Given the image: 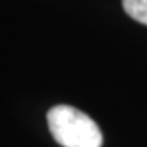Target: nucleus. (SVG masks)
<instances>
[{"mask_svg": "<svg viewBox=\"0 0 147 147\" xmlns=\"http://www.w3.org/2000/svg\"><path fill=\"white\" fill-rule=\"evenodd\" d=\"M122 7L135 22L147 25V0H122Z\"/></svg>", "mask_w": 147, "mask_h": 147, "instance_id": "2", "label": "nucleus"}, {"mask_svg": "<svg viewBox=\"0 0 147 147\" xmlns=\"http://www.w3.org/2000/svg\"><path fill=\"white\" fill-rule=\"evenodd\" d=\"M48 128L62 147H101L99 126L87 113L69 105H57L48 112Z\"/></svg>", "mask_w": 147, "mask_h": 147, "instance_id": "1", "label": "nucleus"}]
</instances>
